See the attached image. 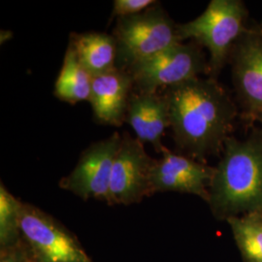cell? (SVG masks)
<instances>
[{
  "mask_svg": "<svg viewBox=\"0 0 262 262\" xmlns=\"http://www.w3.org/2000/svg\"><path fill=\"white\" fill-rule=\"evenodd\" d=\"M170 127L179 154L201 162L223 152L237 107L222 84L197 77L165 89Z\"/></svg>",
  "mask_w": 262,
  "mask_h": 262,
  "instance_id": "cell-1",
  "label": "cell"
},
{
  "mask_svg": "<svg viewBox=\"0 0 262 262\" xmlns=\"http://www.w3.org/2000/svg\"><path fill=\"white\" fill-rule=\"evenodd\" d=\"M207 203L220 221L262 214V131L246 140L230 136L225 141Z\"/></svg>",
  "mask_w": 262,
  "mask_h": 262,
  "instance_id": "cell-2",
  "label": "cell"
},
{
  "mask_svg": "<svg viewBox=\"0 0 262 262\" xmlns=\"http://www.w3.org/2000/svg\"><path fill=\"white\" fill-rule=\"evenodd\" d=\"M248 11L241 0H212L196 19L177 27L180 40L190 39L210 53L209 78L216 80L242 35Z\"/></svg>",
  "mask_w": 262,
  "mask_h": 262,
  "instance_id": "cell-3",
  "label": "cell"
},
{
  "mask_svg": "<svg viewBox=\"0 0 262 262\" xmlns=\"http://www.w3.org/2000/svg\"><path fill=\"white\" fill-rule=\"evenodd\" d=\"M177 27L159 2L138 15L119 18L113 30L117 42L116 67L128 71L136 63L182 42Z\"/></svg>",
  "mask_w": 262,
  "mask_h": 262,
  "instance_id": "cell-4",
  "label": "cell"
},
{
  "mask_svg": "<svg viewBox=\"0 0 262 262\" xmlns=\"http://www.w3.org/2000/svg\"><path fill=\"white\" fill-rule=\"evenodd\" d=\"M136 92H159L160 89L209 75V60L195 42H180L142 60L128 70Z\"/></svg>",
  "mask_w": 262,
  "mask_h": 262,
  "instance_id": "cell-5",
  "label": "cell"
},
{
  "mask_svg": "<svg viewBox=\"0 0 262 262\" xmlns=\"http://www.w3.org/2000/svg\"><path fill=\"white\" fill-rule=\"evenodd\" d=\"M19 228L38 262H92L75 236L55 217L21 203Z\"/></svg>",
  "mask_w": 262,
  "mask_h": 262,
  "instance_id": "cell-6",
  "label": "cell"
},
{
  "mask_svg": "<svg viewBox=\"0 0 262 262\" xmlns=\"http://www.w3.org/2000/svg\"><path fill=\"white\" fill-rule=\"evenodd\" d=\"M122 141V134L114 132L104 140L95 142L81 154L72 172L59 181V187L83 200L110 202L113 166Z\"/></svg>",
  "mask_w": 262,
  "mask_h": 262,
  "instance_id": "cell-7",
  "label": "cell"
},
{
  "mask_svg": "<svg viewBox=\"0 0 262 262\" xmlns=\"http://www.w3.org/2000/svg\"><path fill=\"white\" fill-rule=\"evenodd\" d=\"M155 160L139 139L123 132L113 166L109 206L139 203L154 194L151 171Z\"/></svg>",
  "mask_w": 262,
  "mask_h": 262,
  "instance_id": "cell-8",
  "label": "cell"
},
{
  "mask_svg": "<svg viewBox=\"0 0 262 262\" xmlns=\"http://www.w3.org/2000/svg\"><path fill=\"white\" fill-rule=\"evenodd\" d=\"M233 84L244 113L255 121L262 111V30L246 29L231 51Z\"/></svg>",
  "mask_w": 262,
  "mask_h": 262,
  "instance_id": "cell-9",
  "label": "cell"
},
{
  "mask_svg": "<svg viewBox=\"0 0 262 262\" xmlns=\"http://www.w3.org/2000/svg\"><path fill=\"white\" fill-rule=\"evenodd\" d=\"M161 155V159L155 160L151 171L154 194L175 191L193 194L208 202L215 167L179 152H173L165 146Z\"/></svg>",
  "mask_w": 262,
  "mask_h": 262,
  "instance_id": "cell-10",
  "label": "cell"
},
{
  "mask_svg": "<svg viewBox=\"0 0 262 262\" xmlns=\"http://www.w3.org/2000/svg\"><path fill=\"white\" fill-rule=\"evenodd\" d=\"M133 91L134 81L127 70L116 67L107 73L93 77L90 102L95 121L121 126L125 122Z\"/></svg>",
  "mask_w": 262,
  "mask_h": 262,
  "instance_id": "cell-11",
  "label": "cell"
},
{
  "mask_svg": "<svg viewBox=\"0 0 262 262\" xmlns=\"http://www.w3.org/2000/svg\"><path fill=\"white\" fill-rule=\"evenodd\" d=\"M125 122L135 131L137 139L150 143L157 152L163 149L162 136L170 127L169 105L165 94L159 92H136L131 94Z\"/></svg>",
  "mask_w": 262,
  "mask_h": 262,
  "instance_id": "cell-12",
  "label": "cell"
},
{
  "mask_svg": "<svg viewBox=\"0 0 262 262\" xmlns=\"http://www.w3.org/2000/svg\"><path fill=\"white\" fill-rule=\"evenodd\" d=\"M69 45L84 69L94 77L116 68L117 42L113 35L102 32L72 33Z\"/></svg>",
  "mask_w": 262,
  "mask_h": 262,
  "instance_id": "cell-13",
  "label": "cell"
},
{
  "mask_svg": "<svg viewBox=\"0 0 262 262\" xmlns=\"http://www.w3.org/2000/svg\"><path fill=\"white\" fill-rule=\"evenodd\" d=\"M92 83L93 76L81 64L74 49L68 44L54 94L59 100L72 105L84 100L90 101Z\"/></svg>",
  "mask_w": 262,
  "mask_h": 262,
  "instance_id": "cell-14",
  "label": "cell"
},
{
  "mask_svg": "<svg viewBox=\"0 0 262 262\" xmlns=\"http://www.w3.org/2000/svg\"><path fill=\"white\" fill-rule=\"evenodd\" d=\"M226 222L244 262H262V214H248Z\"/></svg>",
  "mask_w": 262,
  "mask_h": 262,
  "instance_id": "cell-15",
  "label": "cell"
},
{
  "mask_svg": "<svg viewBox=\"0 0 262 262\" xmlns=\"http://www.w3.org/2000/svg\"><path fill=\"white\" fill-rule=\"evenodd\" d=\"M21 201L0 185V248L16 243L21 238L19 228Z\"/></svg>",
  "mask_w": 262,
  "mask_h": 262,
  "instance_id": "cell-16",
  "label": "cell"
},
{
  "mask_svg": "<svg viewBox=\"0 0 262 262\" xmlns=\"http://www.w3.org/2000/svg\"><path fill=\"white\" fill-rule=\"evenodd\" d=\"M35 257L23 237L16 243L0 248V262H34Z\"/></svg>",
  "mask_w": 262,
  "mask_h": 262,
  "instance_id": "cell-17",
  "label": "cell"
},
{
  "mask_svg": "<svg viewBox=\"0 0 262 262\" xmlns=\"http://www.w3.org/2000/svg\"><path fill=\"white\" fill-rule=\"evenodd\" d=\"M158 1L154 0H115L113 3V17L124 18L138 15L149 9Z\"/></svg>",
  "mask_w": 262,
  "mask_h": 262,
  "instance_id": "cell-18",
  "label": "cell"
},
{
  "mask_svg": "<svg viewBox=\"0 0 262 262\" xmlns=\"http://www.w3.org/2000/svg\"><path fill=\"white\" fill-rule=\"evenodd\" d=\"M255 121L260 122L262 124V111L260 112V114L257 116V118H256V120H255Z\"/></svg>",
  "mask_w": 262,
  "mask_h": 262,
  "instance_id": "cell-19",
  "label": "cell"
},
{
  "mask_svg": "<svg viewBox=\"0 0 262 262\" xmlns=\"http://www.w3.org/2000/svg\"><path fill=\"white\" fill-rule=\"evenodd\" d=\"M260 28H261V30H262V27H260Z\"/></svg>",
  "mask_w": 262,
  "mask_h": 262,
  "instance_id": "cell-20",
  "label": "cell"
},
{
  "mask_svg": "<svg viewBox=\"0 0 262 262\" xmlns=\"http://www.w3.org/2000/svg\"><path fill=\"white\" fill-rule=\"evenodd\" d=\"M34 262H38V261H36V260H35V261H34Z\"/></svg>",
  "mask_w": 262,
  "mask_h": 262,
  "instance_id": "cell-21",
  "label": "cell"
}]
</instances>
